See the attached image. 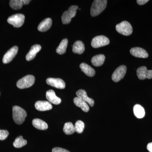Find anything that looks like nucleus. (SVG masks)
Returning a JSON list of instances; mask_svg holds the SVG:
<instances>
[{
  "label": "nucleus",
  "instance_id": "obj_1",
  "mask_svg": "<svg viewBox=\"0 0 152 152\" xmlns=\"http://www.w3.org/2000/svg\"><path fill=\"white\" fill-rule=\"evenodd\" d=\"M12 112L13 119L15 122L17 124H22L27 115L26 112L22 108L17 106L13 107Z\"/></svg>",
  "mask_w": 152,
  "mask_h": 152
},
{
  "label": "nucleus",
  "instance_id": "obj_2",
  "mask_svg": "<svg viewBox=\"0 0 152 152\" xmlns=\"http://www.w3.org/2000/svg\"><path fill=\"white\" fill-rule=\"evenodd\" d=\"M107 0H95L93 2L91 9V16L95 17L101 14L107 7Z\"/></svg>",
  "mask_w": 152,
  "mask_h": 152
},
{
  "label": "nucleus",
  "instance_id": "obj_3",
  "mask_svg": "<svg viewBox=\"0 0 152 152\" xmlns=\"http://www.w3.org/2000/svg\"><path fill=\"white\" fill-rule=\"evenodd\" d=\"M78 9V7L73 5L71 6L67 11L63 13L61 17L62 22L64 24L69 23L73 18L75 16L77 10Z\"/></svg>",
  "mask_w": 152,
  "mask_h": 152
},
{
  "label": "nucleus",
  "instance_id": "obj_4",
  "mask_svg": "<svg viewBox=\"0 0 152 152\" xmlns=\"http://www.w3.org/2000/svg\"><path fill=\"white\" fill-rule=\"evenodd\" d=\"M35 78L31 75H28L19 80L17 83V86L20 89L30 88L34 84Z\"/></svg>",
  "mask_w": 152,
  "mask_h": 152
},
{
  "label": "nucleus",
  "instance_id": "obj_5",
  "mask_svg": "<svg viewBox=\"0 0 152 152\" xmlns=\"http://www.w3.org/2000/svg\"><path fill=\"white\" fill-rule=\"evenodd\" d=\"M116 30L118 32L126 36L130 35L133 32L132 27L131 24L126 21L122 22L117 25L116 26Z\"/></svg>",
  "mask_w": 152,
  "mask_h": 152
},
{
  "label": "nucleus",
  "instance_id": "obj_6",
  "mask_svg": "<svg viewBox=\"0 0 152 152\" xmlns=\"http://www.w3.org/2000/svg\"><path fill=\"white\" fill-rule=\"evenodd\" d=\"M24 15L21 14H17L9 17L8 23L12 25L15 28H20L23 24L25 21Z\"/></svg>",
  "mask_w": 152,
  "mask_h": 152
},
{
  "label": "nucleus",
  "instance_id": "obj_7",
  "mask_svg": "<svg viewBox=\"0 0 152 152\" xmlns=\"http://www.w3.org/2000/svg\"><path fill=\"white\" fill-rule=\"evenodd\" d=\"M110 44L108 38L104 36H99L93 38L91 42L93 48H95L105 46Z\"/></svg>",
  "mask_w": 152,
  "mask_h": 152
},
{
  "label": "nucleus",
  "instance_id": "obj_8",
  "mask_svg": "<svg viewBox=\"0 0 152 152\" xmlns=\"http://www.w3.org/2000/svg\"><path fill=\"white\" fill-rule=\"evenodd\" d=\"M127 68L124 65L120 66L114 71L112 76V79L114 82L117 83L124 78L126 72Z\"/></svg>",
  "mask_w": 152,
  "mask_h": 152
},
{
  "label": "nucleus",
  "instance_id": "obj_9",
  "mask_svg": "<svg viewBox=\"0 0 152 152\" xmlns=\"http://www.w3.org/2000/svg\"><path fill=\"white\" fill-rule=\"evenodd\" d=\"M137 73L138 77L140 80H144L145 79L152 78V70H148L147 69L146 67L144 66L139 68L137 69Z\"/></svg>",
  "mask_w": 152,
  "mask_h": 152
},
{
  "label": "nucleus",
  "instance_id": "obj_10",
  "mask_svg": "<svg viewBox=\"0 0 152 152\" xmlns=\"http://www.w3.org/2000/svg\"><path fill=\"white\" fill-rule=\"evenodd\" d=\"M18 50V48L17 46H14L9 50L4 56L3 58V62L7 64L10 62L16 56Z\"/></svg>",
  "mask_w": 152,
  "mask_h": 152
},
{
  "label": "nucleus",
  "instance_id": "obj_11",
  "mask_svg": "<svg viewBox=\"0 0 152 152\" xmlns=\"http://www.w3.org/2000/svg\"><path fill=\"white\" fill-rule=\"evenodd\" d=\"M46 83L49 86L60 89H64L66 87L65 82L60 78H49L47 79Z\"/></svg>",
  "mask_w": 152,
  "mask_h": 152
},
{
  "label": "nucleus",
  "instance_id": "obj_12",
  "mask_svg": "<svg viewBox=\"0 0 152 152\" xmlns=\"http://www.w3.org/2000/svg\"><path fill=\"white\" fill-rule=\"evenodd\" d=\"M130 52L131 54L137 58H145L148 57V54L145 50L138 47L132 48Z\"/></svg>",
  "mask_w": 152,
  "mask_h": 152
},
{
  "label": "nucleus",
  "instance_id": "obj_13",
  "mask_svg": "<svg viewBox=\"0 0 152 152\" xmlns=\"http://www.w3.org/2000/svg\"><path fill=\"white\" fill-rule=\"evenodd\" d=\"M46 96L49 102L54 104H59L61 102V100L56 95L54 91L50 90L47 92Z\"/></svg>",
  "mask_w": 152,
  "mask_h": 152
},
{
  "label": "nucleus",
  "instance_id": "obj_14",
  "mask_svg": "<svg viewBox=\"0 0 152 152\" xmlns=\"http://www.w3.org/2000/svg\"><path fill=\"white\" fill-rule=\"evenodd\" d=\"M36 109L40 111H45L51 110L53 108L51 104L47 101H39L35 104Z\"/></svg>",
  "mask_w": 152,
  "mask_h": 152
},
{
  "label": "nucleus",
  "instance_id": "obj_15",
  "mask_svg": "<svg viewBox=\"0 0 152 152\" xmlns=\"http://www.w3.org/2000/svg\"><path fill=\"white\" fill-rule=\"evenodd\" d=\"M76 95L77 96V97L85 101L91 107H93L94 105V101L91 98L88 97L86 92L85 90H79L76 92Z\"/></svg>",
  "mask_w": 152,
  "mask_h": 152
},
{
  "label": "nucleus",
  "instance_id": "obj_16",
  "mask_svg": "<svg viewBox=\"0 0 152 152\" xmlns=\"http://www.w3.org/2000/svg\"><path fill=\"white\" fill-rule=\"evenodd\" d=\"M41 48H42L40 45H35L32 46L26 56V60L28 61H30L34 59L38 52L41 50Z\"/></svg>",
  "mask_w": 152,
  "mask_h": 152
},
{
  "label": "nucleus",
  "instance_id": "obj_17",
  "mask_svg": "<svg viewBox=\"0 0 152 152\" xmlns=\"http://www.w3.org/2000/svg\"><path fill=\"white\" fill-rule=\"evenodd\" d=\"M52 25V19L50 18H48L41 22L38 26V29L41 32L46 31L51 28Z\"/></svg>",
  "mask_w": 152,
  "mask_h": 152
},
{
  "label": "nucleus",
  "instance_id": "obj_18",
  "mask_svg": "<svg viewBox=\"0 0 152 152\" xmlns=\"http://www.w3.org/2000/svg\"><path fill=\"white\" fill-rule=\"evenodd\" d=\"M80 67L81 70L87 76H88V77H94L95 75V74H96L95 70L93 68H92L91 66L87 64L86 63H82L80 65Z\"/></svg>",
  "mask_w": 152,
  "mask_h": 152
},
{
  "label": "nucleus",
  "instance_id": "obj_19",
  "mask_svg": "<svg viewBox=\"0 0 152 152\" xmlns=\"http://www.w3.org/2000/svg\"><path fill=\"white\" fill-rule=\"evenodd\" d=\"M74 104L76 105L77 107L80 108L83 111L87 113L89 111L90 108L88 105L85 101L81 99L80 98L75 97L74 99Z\"/></svg>",
  "mask_w": 152,
  "mask_h": 152
},
{
  "label": "nucleus",
  "instance_id": "obj_20",
  "mask_svg": "<svg viewBox=\"0 0 152 152\" xmlns=\"http://www.w3.org/2000/svg\"><path fill=\"white\" fill-rule=\"evenodd\" d=\"M85 45L82 41H76L73 45L72 51L74 53L82 54L85 51Z\"/></svg>",
  "mask_w": 152,
  "mask_h": 152
},
{
  "label": "nucleus",
  "instance_id": "obj_21",
  "mask_svg": "<svg viewBox=\"0 0 152 152\" xmlns=\"http://www.w3.org/2000/svg\"><path fill=\"white\" fill-rule=\"evenodd\" d=\"M33 126L38 129L45 130L48 129V126L45 122L39 119L36 118L33 120Z\"/></svg>",
  "mask_w": 152,
  "mask_h": 152
},
{
  "label": "nucleus",
  "instance_id": "obj_22",
  "mask_svg": "<svg viewBox=\"0 0 152 152\" xmlns=\"http://www.w3.org/2000/svg\"><path fill=\"white\" fill-rule=\"evenodd\" d=\"M134 115L139 119L144 118L145 115V110L144 108L140 104H136L133 108Z\"/></svg>",
  "mask_w": 152,
  "mask_h": 152
},
{
  "label": "nucleus",
  "instance_id": "obj_23",
  "mask_svg": "<svg viewBox=\"0 0 152 152\" xmlns=\"http://www.w3.org/2000/svg\"><path fill=\"white\" fill-rule=\"evenodd\" d=\"M105 59V57L104 55H96L91 59V63L95 66H100L103 64Z\"/></svg>",
  "mask_w": 152,
  "mask_h": 152
},
{
  "label": "nucleus",
  "instance_id": "obj_24",
  "mask_svg": "<svg viewBox=\"0 0 152 152\" xmlns=\"http://www.w3.org/2000/svg\"><path fill=\"white\" fill-rule=\"evenodd\" d=\"M68 44V40L67 39H64L60 43L59 45L56 49V52L60 55L64 54L66 52Z\"/></svg>",
  "mask_w": 152,
  "mask_h": 152
},
{
  "label": "nucleus",
  "instance_id": "obj_25",
  "mask_svg": "<svg viewBox=\"0 0 152 152\" xmlns=\"http://www.w3.org/2000/svg\"><path fill=\"white\" fill-rule=\"evenodd\" d=\"M63 131L67 135L72 134L75 132V126L71 122L66 123L64 125Z\"/></svg>",
  "mask_w": 152,
  "mask_h": 152
},
{
  "label": "nucleus",
  "instance_id": "obj_26",
  "mask_svg": "<svg viewBox=\"0 0 152 152\" xmlns=\"http://www.w3.org/2000/svg\"><path fill=\"white\" fill-rule=\"evenodd\" d=\"M27 144V141L23 138L21 136L18 137L13 142L14 146L16 148H21Z\"/></svg>",
  "mask_w": 152,
  "mask_h": 152
},
{
  "label": "nucleus",
  "instance_id": "obj_27",
  "mask_svg": "<svg viewBox=\"0 0 152 152\" xmlns=\"http://www.w3.org/2000/svg\"><path fill=\"white\" fill-rule=\"evenodd\" d=\"M10 5L13 10H18L21 9L24 5L23 0H11Z\"/></svg>",
  "mask_w": 152,
  "mask_h": 152
},
{
  "label": "nucleus",
  "instance_id": "obj_28",
  "mask_svg": "<svg viewBox=\"0 0 152 152\" xmlns=\"http://www.w3.org/2000/svg\"><path fill=\"white\" fill-rule=\"evenodd\" d=\"M75 128L76 132L81 134L83 133L84 129V123L81 121H77L75 124Z\"/></svg>",
  "mask_w": 152,
  "mask_h": 152
},
{
  "label": "nucleus",
  "instance_id": "obj_29",
  "mask_svg": "<svg viewBox=\"0 0 152 152\" xmlns=\"http://www.w3.org/2000/svg\"><path fill=\"white\" fill-rule=\"evenodd\" d=\"M9 133L6 130H0V140H6L9 136Z\"/></svg>",
  "mask_w": 152,
  "mask_h": 152
},
{
  "label": "nucleus",
  "instance_id": "obj_30",
  "mask_svg": "<svg viewBox=\"0 0 152 152\" xmlns=\"http://www.w3.org/2000/svg\"><path fill=\"white\" fill-rule=\"evenodd\" d=\"M52 152H70L68 151V150L62 148H54L52 150Z\"/></svg>",
  "mask_w": 152,
  "mask_h": 152
},
{
  "label": "nucleus",
  "instance_id": "obj_31",
  "mask_svg": "<svg viewBox=\"0 0 152 152\" xmlns=\"http://www.w3.org/2000/svg\"><path fill=\"white\" fill-rule=\"evenodd\" d=\"M148 1V0H137V3L140 5L145 4Z\"/></svg>",
  "mask_w": 152,
  "mask_h": 152
},
{
  "label": "nucleus",
  "instance_id": "obj_32",
  "mask_svg": "<svg viewBox=\"0 0 152 152\" xmlns=\"http://www.w3.org/2000/svg\"><path fill=\"white\" fill-rule=\"evenodd\" d=\"M147 149L150 152H152V142L149 143L147 145Z\"/></svg>",
  "mask_w": 152,
  "mask_h": 152
}]
</instances>
